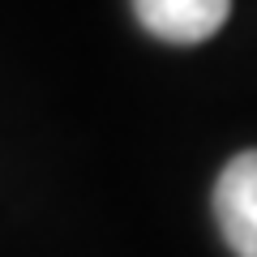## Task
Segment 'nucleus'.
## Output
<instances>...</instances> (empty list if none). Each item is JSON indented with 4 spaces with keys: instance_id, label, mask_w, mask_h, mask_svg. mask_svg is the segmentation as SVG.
Returning <instances> with one entry per match:
<instances>
[{
    "instance_id": "1",
    "label": "nucleus",
    "mask_w": 257,
    "mask_h": 257,
    "mask_svg": "<svg viewBox=\"0 0 257 257\" xmlns=\"http://www.w3.org/2000/svg\"><path fill=\"white\" fill-rule=\"evenodd\" d=\"M214 219L236 257H257V150L236 155L214 184Z\"/></svg>"
},
{
    "instance_id": "2",
    "label": "nucleus",
    "mask_w": 257,
    "mask_h": 257,
    "mask_svg": "<svg viewBox=\"0 0 257 257\" xmlns=\"http://www.w3.org/2000/svg\"><path fill=\"white\" fill-rule=\"evenodd\" d=\"M231 0H133V18L159 43H206L223 30Z\"/></svg>"
}]
</instances>
